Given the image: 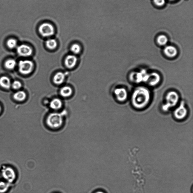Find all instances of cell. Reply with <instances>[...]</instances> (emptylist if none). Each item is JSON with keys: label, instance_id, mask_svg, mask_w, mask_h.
<instances>
[{"label": "cell", "instance_id": "6da1fadb", "mask_svg": "<svg viewBox=\"0 0 193 193\" xmlns=\"http://www.w3.org/2000/svg\"><path fill=\"white\" fill-rule=\"evenodd\" d=\"M150 95V92L148 88L143 86L136 88L132 95V105L136 109L143 108L149 103Z\"/></svg>", "mask_w": 193, "mask_h": 193}, {"label": "cell", "instance_id": "7a4b0ae2", "mask_svg": "<svg viewBox=\"0 0 193 193\" xmlns=\"http://www.w3.org/2000/svg\"><path fill=\"white\" fill-rule=\"evenodd\" d=\"M63 115L60 113H51L48 117L47 124L48 126L52 129L60 128L63 124Z\"/></svg>", "mask_w": 193, "mask_h": 193}, {"label": "cell", "instance_id": "3957f363", "mask_svg": "<svg viewBox=\"0 0 193 193\" xmlns=\"http://www.w3.org/2000/svg\"><path fill=\"white\" fill-rule=\"evenodd\" d=\"M179 100V96L177 92L170 91L166 95L165 104L162 106L163 110L167 111L171 108L175 107L177 104Z\"/></svg>", "mask_w": 193, "mask_h": 193}, {"label": "cell", "instance_id": "277c9868", "mask_svg": "<svg viewBox=\"0 0 193 193\" xmlns=\"http://www.w3.org/2000/svg\"><path fill=\"white\" fill-rule=\"evenodd\" d=\"M39 31L42 36L50 37L54 34V28L52 24L48 23H44L39 27Z\"/></svg>", "mask_w": 193, "mask_h": 193}, {"label": "cell", "instance_id": "5b68a950", "mask_svg": "<svg viewBox=\"0 0 193 193\" xmlns=\"http://www.w3.org/2000/svg\"><path fill=\"white\" fill-rule=\"evenodd\" d=\"M33 66V62L29 60L21 61L18 64L19 71L24 75L29 74L32 71Z\"/></svg>", "mask_w": 193, "mask_h": 193}, {"label": "cell", "instance_id": "8992f818", "mask_svg": "<svg viewBox=\"0 0 193 193\" xmlns=\"http://www.w3.org/2000/svg\"><path fill=\"white\" fill-rule=\"evenodd\" d=\"M3 177L8 183H11L15 180L16 178V172L14 170L10 167H3L1 170Z\"/></svg>", "mask_w": 193, "mask_h": 193}, {"label": "cell", "instance_id": "52a82bcc", "mask_svg": "<svg viewBox=\"0 0 193 193\" xmlns=\"http://www.w3.org/2000/svg\"><path fill=\"white\" fill-rule=\"evenodd\" d=\"M187 113V109L186 107L185 102L182 101L179 107L175 109L173 114L177 119L182 120L186 116Z\"/></svg>", "mask_w": 193, "mask_h": 193}, {"label": "cell", "instance_id": "ba28073f", "mask_svg": "<svg viewBox=\"0 0 193 193\" xmlns=\"http://www.w3.org/2000/svg\"><path fill=\"white\" fill-rule=\"evenodd\" d=\"M17 51L19 56L22 57L30 56L33 53L32 48L25 44L19 46L17 47Z\"/></svg>", "mask_w": 193, "mask_h": 193}, {"label": "cell", "instance_id": "9c48e42d", "mask_svg": "<svg viewBox=\"0 0 193 193\" xmlns=\"http://www.w3.org/2000/svg\"><path fill=\"white\" fill-rule=\"evenodd\" d=\"M114 94L117 100L121 102L126 100L128 96L126 90L123 88H116L114 90Z\"/></svg>", "mask_w": 193, "mask_h": 193}, {"label": "cell", "instance_id": "30bf717a", "mask_svg": "<svg viewBox=\"0 0 193 193\" xmlns=\"http://www.w3.org/2000/svg\"><path fill=\"white\" fill-rule=\"evenodd\" d=\"M163 53L167 57L169 58H175L177 55V49L174 46H166L163 49Z\"/></svg>", "mask_w": 193, "mask_h": 193}, {"label": "cell", "instance_id": "8fae6325", "mask_svg": "<svg viewBox=\"0 0 193 193\" xmlns=\"http://www.w3.org/2000/svg\"><path fill=\"white\" fill-rule=\"evenodd\" d=\"M160 81V76L157 72H152L148 74L146 82L150 86H154L159 84Z\"/></svg>", "mask_w": 193, "mask_h": 193}, {"label": "cell", "instance_id": "7c38bea8", "mask_svg": "<svg viewBox=\"0 0 193 193\" xmlns=\"http://www.w3.org/2000/svg\"><path fill=\"white\" fill-rule=\"evenodd\" d=\"M147 71L143 70L139 72H133L131 74L130 79L132 81H134L136 83H140L143 82L145 74Z\"/></svg>", "mask_w": 193, "mask_h": 193}, {"label": "cell", "instance_id": "4fadbf2b", "mask_svg": "<svg viewBox=\"0 0 193 193\" xmlns=\"http://www.w3.org/2000/svg\"><path fill=\"white\" fill-rule=\"evenodd\" d=\"M77 62L76 57L73 55H69L65 58V63L67 68L71 69L76 66Z\"/></svg>", "mask_w": 193, "mask_h": 193}, {"label": "cell", "instance_id": "5bb4252c", "mask_svg": "<svg viewBox=\"0 0 193 193\" xmlns=\"http://www.w3.org/2000/svg\"><path fill=\"white\" fill-rule=\"evenodd\" d=\"M65 76L64 74L62 72H58L54 75L53 81L54 84L57 85L62 84L65 80Z\"/></svg>", "mask_w": 193, "mask_h": 193}, {"label": "cell", "instance_id": "9a60e30c", "mask_svg": "<svg viewBox=\"0 0 193 193\" xmlns=\"http://www.w3.org/2000/svg\"><path fill=\"white\" fill-rule=\"evenodd\" d=\"M0 85L5 89H9L11 86V81L8 77H2L0 78Z\"/></svg>", "mask_w": 193, "mask_h": 193}, {"label": "cell", "instance_id": "2e32d148", "mask_svg": "<svg viewBox=\"0 0 193 193\" xmlns=\"http://www.w3.org/2000/svg\"><path fill=\"white\" fill-rule=\"evenodd\" d=\"M62 104V102L60 99H54L51 102L50 107L53 109L58 110L61 108Z\"/></svg>", "mask_w": 193, "mask_h": 193}, {"label": "cell", "instance_id": "e0dca14e", "mask_svg": "<svg viewBox=\"0 0 193 193\" xmlns=\"http://www.w3.org/2000/svg\"><path fill=\"white\" fill-rule=\"evenodd\" d=\"M72 93L71 88L68 86L63 87L60 91L61 96L64 97H68L71 96Z\"/></svg>", "mask_w": 193, "mask_h": 193}, {"label": "cell", "instance_id": "ac0fdd59", "mask_svg": "<svg viewBox=\"0 0 193 193\" xmlns=\"http://www.w3.org/2000/svg\"><path fill=\"white\" fill-rule=\"evenodd\" d=\"M26 94L24 91H19L14 94V99L18 101H22L26 98Z\"/></svg>", "mask_w": 193, "mask_h": 193}, {"label": "cell", "instance_id": "d6986e66", "mask_svg": "<svg viewBox=\"0 0 193 193\" xmlns=\"http://www.w3.org/2000/svg\"><path fill=\"white\" fill-rule=\"evenodd\" d=\"M46 45L48 48L51 50H53L57 47V43L55 39H51L46 42Z\"/></svg>", "mask_w": 193, "mask_h": 193}, {"label": "cell", "instance_id": "ffe728a7", "mask_svg": "<svg viewBox=\"0 0 193 193\" xmlns=\"http://www.w3.org/2000/svg\"><path fill=\"white\" fill-rule=\"evenodd\" d=\"M16 65V62L15 60L13 59H10L5 62V67L8 70H13L15 68Z\"/></svg>", "mask_w": 193, "mask_h": 193}, {"label": "cell", "instance_id": "44dd1931", "mask_svg": "<svg viewBox=\"0 0 193 193\" xmlns=\"http://www.w3.org/2000/svg\"><path fill=\"white\" fill-rule=\"evenodd\" d=\"M157 42L159 45L164 46L166 45L168 43V39L165 35H161L158 37Z\"/></svg>", "mask_w": 193, "mask_h": 193}, {"label": "cell", "instance_id": "7402d4cb", "mask_svg": "<svg viewBox=\"0 0 193 193\" xmlns=\"http://www.w3.org/2000/svg\"><path fill=\"white\" fill-rule=\"evenodd\" d=\"M9 187L10 184L8 182H0V193H4L7 192Z\"/></svg>", "mask_w": 193, "mask_h": 193}, {"label": "cell", "instance_id": "603a6c76", "mask_svg": "<svg viewBox=\"0 0 193 193\" xmlns=\"http://www.w3.org/2000/svg\"><path fill=\"white\" fill-rule=\"evenodd\" d=\"M7 44L9 48L13 49L17 47V43L15 39H10L7 41Z\"/></svg>", "mask_w": 193, "mask_h": 193}, {"label": "cell", "instance_id": "cb8c5ba5", "mask_svg": "<svg viewBox=\"0 0 193 193\" xmlns=\"http://www.w3.org/2000/svg\"><path fill=\"white\" fill-rule=\"evenodd\" d=\"M71 50L74 54H78L81 50L80 46L77 44H74L71 47Z\"/></svg>", "mask_w": 193, "mask_h": 193}, {"label": "cell", "instance_id": "d4e9b609", "mask_svg": "<svg viewBox=\"0 0 193 193\" xmlns=\"http://www.w3.org/2000/svg\"><path fill=\"white\" fill-rule=\"evenodd\" d=\"M11 86L13 88V89L18 90L21 88L22 85H21L20 81L16 80L13 81V82L11 84Z\"/></svg>", "mask_w": 193, "mask_h": 193}, {"label": "cell", "instance_id": "484cf974", "mask_svg": "<svg viewBox=\"0 0 193 193\" xmlns=\"http://www.w3.org/2000/svg\"><path fill=\"white\" fill-rule=\"evenodd\" d=\"M155 4L158 6L162 7L165 4V0H154Z\"/></svg>", "mask_w": 193, "mask_h": 193}, {"label": "cell", "instance_id": "4316f807", "mask_svg": "<svg viewBox=\"0 0 193 193\" xmlns=\"http://www.w3.org/2000/svg\"><path fill=\"white\" fill-rule=\"evenodd\" d=\"M95 193H104L103 192H101V191H99V192H97Z\"/></svg>", "mask_w": 193, "mask_h": 193}, {"label": "cell", "instance_id": "83f0119b", "mask_svg": "<svg viewBox=\"0 0 193 193\" xmlns=\"http://www.w3.org/2000/svg\"><path fill=\"white\" fill-rule=\"evenodd\" d=\"M1 106H0V112H1Z\"/></svg>", "mask_w": 193, "mask_h": 193}, {"label": "cell", "instance_id": "f1b7e54d", "mask_svg": "<svg viewBox=\"0 0 193 193\" xmlns=\"http://www.w3.org/2000/svg\"><path fill=\"white\" fill-rule=\"evenodd\" d=\"M170 1H175V0H170Z\"/></svg>", "mask_w": 193, "mask_h": 193}]
</instances>
